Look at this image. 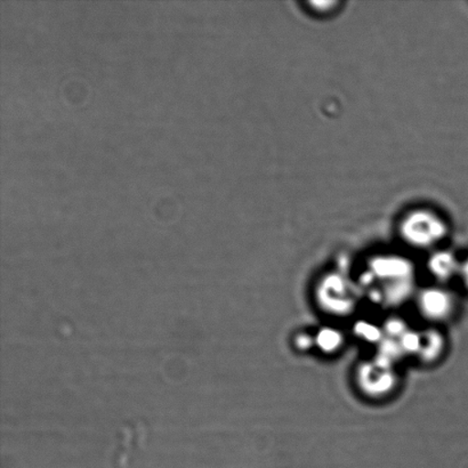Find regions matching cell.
Here are the masks:
<instances>
[{"label": "cell", "mask_w": 468, "mask_h": 468, "mask_svg": "<svg viewBox=\"0 0 468 468\" xmlns=\"http://www.w3.org/2000/svg\"><path fill=\"white\" fill-rule=\"evenodd\" d=\"M444 350V339L441 334L435 330L419 334V346L416 355L425 362H432L441 356Z\"/></svg>", "instance_id": "cell-7"}, {"label": "cell", "mask_w": 468, "mask_h": 468, "mask_svg": "<svg viewBox=\"0 0 468 468\" xmlns=\"http://www.w3.org/2000/svg\"><path fill=\"white\" fill-rule=\"evenodd\" d=\"M399 232L407 245L417 250H430L447 238L449 227L446 219L434 210L419 208L403 217Z\"/></svg>", "instance_id": "cell-2"}, {"label": "cell", "mask_w": 468, "mask_h": 468, "mask_svg": "<svg viewBox=\"0 0 468 468\" xmlns=\"http://www.w3.org/2000/svg\"><path fill=\"white\" fill-rule=\"evenodd\" d=\"M357 333L361 335L365 339H368V341L375 342L376 339L380 337L379 328L375 327V325H371L368 324H362L357 325Z\"/></svg>", "instance_id": "cell-9"}, {"label": "cell", "mask_w": 468, "mask_h": 468, "mask_svg": "<svg viewBox=\"0 0 468 468\" xmlns=\"http://www.w3.org/2000/svg\"><path fill=\"white\" fill-rule=\"evenodd\" d=\"M309 6L312 9V12L316 14H321V16H324V14H328L333 12L335 7L338 6L337 2H321V3H309Z\"/></svg>", "instance_id": "cell-11"}, {"label": "cell", "mask_w": 468, "mask_h": 468, "mask_svg": "<svg viewBox=\"0 0 468 468\" xmlns=\"http://www.w3.org/2000/svg\"><path fill=\"white\" fill-rule=\"evenodd\" d=\"M344 335L341 330L335 327H323L314 335V346L324 355H335L341 350Z\"/></svg>", "instance_id": "cell-8"}, {"label": "cell", "mask_w": 468, "mask_h": 468, "mask_svg": "<svg viewBox=\"0 0 468 468\" xmlns=\"http://www.w3.org/2000/svg\"><path fill=\"white\" fill-rule=\"evenodd\" d=\"M417 309L423 318L432 323L451 319L456 310L455 296L442 287H428L417 295Z\"/></svg>", "instance_id": "cell-5"}, {"label": "cell", "mask_w": 468, "mask_h": 468, "mask_svg": "<svg viewBox=\"0 0 468 468\" xmlns=\"http://www.w3.org/2000/svg\"><path fill=\"white\" fill-rule=\"evenodd\" d=\"M356 384L367 397L383 398L391 394L398 385V376L384 357L366 361L357 367Z\"/></svg>", "instance_id": "cell-4"}, {"label": "cell", "mask_w": 468, "mask_h": 468, "mask_svg": "<svg viewBox=\"0 0 468 468\" xmlns=\"http://www.w3.org/2000/svg\"><path fill=\"white\" fill-rule=\"evenodd\" d=\"M460 277L464 282L465 287L468 289V257L464 261H462V268Z\"/></svg>", "instance_id": "cell-12"}, {"label": "cell", "mask_w": 468, "mask_h": 468, "mask_svg": "<svg viewBox=\"0 0 468 468\" xmlns=\"http://www.w3.org/2000/svg\"><path fill=\"white\" fill-rule=\"evenodd\" d=\"M359 297L356 284L342 273L324 274L316 283V303L328 314L350 315L359 304Z\"/></svg>", "instance_id": "cell-3"}, {"label": "cell", "mask_w": 468, "mask_h": 468, "mask_svg": "<svg viewBox=\"0 0 468 468\" xmlns=\"http://www.w3.org/2000/svg\"><path fill=\"white\" fill-rule=\"evenodd\" d=\"M361 284L371 289L375 301L401 304L415 291L414 264L398 254L376 255L367 264Z\"/></svg>", "instance_id": "cell-1"}, {"label": "cell", "mask_w": 468, "mask_h": 468, "mask_svg": "<svg viewBox=\"0 0 468 468\" xmlns=\"http://www.w3.org/2000/svg\"><path fill=\"white\" fill-rule=\"evenodd\" d=\"M295 346L298 350L307 351L314 346V336L309 334L302 333L295 338Z\"/></svg>", "instance_id": "cell-10"}, {"label": "cell", "mask_w": 468, "mask_h": 468, "mask_svg": "<svg viewBox=\"0 0 468 468\" xmlns=\"http://www.w3.org/2000/svg\"><path fill=\"white\" fill-rule=\"evenodd\" d=\"M462 261L451 250H435L429 257L428 270L431 275L440 282H447L449 280L460 275Z\"/></svg>", "instance_id": "cell-6"}]
</instances>
